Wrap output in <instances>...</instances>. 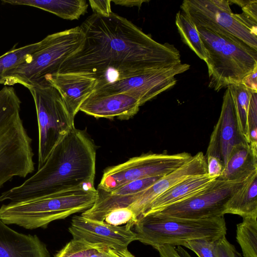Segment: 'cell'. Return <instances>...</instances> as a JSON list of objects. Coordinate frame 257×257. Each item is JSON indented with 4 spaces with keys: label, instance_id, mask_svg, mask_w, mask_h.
<instances>
[{
    "label": "cell",
    "instance_id": "1",
    "mask_svg": "<svg viewBox=\"0 0 257 257\" xmlns=\"http://www.w3.org/2000/svg\"><path fill=\"white\" fill-rule=\"evenodd\" d=\"M84 35L80 48L57 73L95 78V89L146 72L181 63L172 44L160 43L126 19L112 12L93 14L80 26Z\"/></svg>",
    "mask_w": 257,
    "mask_h": 257
},
{
    "label": "cell",
    "instance_id": "2",
    "mask_svg": "<svg viewBox=\"0 0 257 257\" xmlns=\"http://www.w3.org/2000/svg\"><path fill=\"white\" fill-rule=\"evenodd\" d=\"M95 162L94 143L85 132L74 126L34 174L1 194L0 202L21 201L83 187H94Z\"/></svg>",
    "mask_w": 257,
    "mask_h": 257
},
{
    "label": "cell",
    "instance_id": "3",
    "mask_svg": "<svg viewBox=\"0 0 257 257\" xmlns=\"http://www.w3.org/2000/svg\"><path fill=\"white\" fill-rule=\"evenodd\" d=\"M21 101L12 86L0 90V189L15 177L35 170L32 139L20 115Z\"/></svg>",
    "mask_w": 257,
    "mask_h": 257
},
{
    "label": "cell",
    "instance_id": "4",
    "mask_svg": "<svg viewBox=\"0 0 257 257\" xmlns=\"http://www.w3.org/2000/svg\"><path fill=\"white\" fill-rule=\"evenodd\" d=\"M97 194L94 187H83L10 202L0 207V219L6 224H16L28 229L46 228L53 221L89 209Z\"/></svg>",
    "mask_w": 257,
    "mask_h": 257
},
{
    "label": "cell",
    "instance_id": "5",
    "mask_svg": "<svg viewBox=\"0 0 257 257\" xmlns=\"http://www.w3.org/2000/svg\"><path fill=\"white\" fill-rule=\"evenodd\" d=\"M196 28L207 53L210 88L218 91L241 83L257 68L256 50L228 34Z\"/></svg>",
    "mask_w": 257,
    "mask_h": 257
},
{
    "label": "cell",
    "instance_id": "6",
    "mask_svg": "<svg viewBox=\"0 0 257 257\" xmlns=\"http://www.w3.org/2000/svg\"><path fill=\"white\" fill-rule=\"evenodd\" d=\"M84 40L80 26L47 36L33 53L5 73L4 84L19 83L28 88L42 82L46 75L58 72L63 62L80 48Z\"/></svg>",
    "mask_w": 257,
    "mask_h": 257
},
{
    "label": "cell",
    "instance_id": "7",
    "mask_svg": "<svg viewBox=\"0 0 257 257\" xmlns=\"http://www.w3.org/2000/svg\"><path fill=\"white\" fill-rule=\"evenodd\" d=\"M133 226L137 240L154 248L181 246L185 241L197 238L217 240L226 233L224 216L190 219L154 212L140 216Z\"/></svg>",
    "mask_w": 257,
    "mask_h": 257
},
{
    "label": "cell",
    "instance_id": "8",
    "mask_svg": "<svg viewBox=\"0 0 257 257\" xmlns=\"http://www.w3.org/2000/svg\"><path fill=\"white\" fill-rule=\"evenodd\" d=\"M28 89L34 99L37 116L38 169L56 145L74 126V118L58 90L45 80Z\"/></svg>",
    "mask_w": 257,
    "mask_h": 257
},
{
    "label": "cell",
    "instance_id": "9",
    "mask_svg": "<svg viewBox=\"0 0 257 257\" xmlns=\"http://www.w3.org/2000/svg\"><path fill=\"white\" fill-rule=\"evenodd\" d=\"M180 7L196 27L228 34L257 50L256 29L233 13L228 1L184 0Z\"/></svg>",
    "mask_w": 257,
    "mask_h": 257
},
{
    "label": "cell",
    "instance_id": "10",
    "mask_svg": "<svg viewBox=\"0 0 257 257\" xmlns=\"http://www.w3.org/2000/svg\"><path fill=\"white\" fill-rule=\"evenodd\" d=\"M182 152L175 154L148 153L105 169L97 189L110 192L133 181L153 176H164L178 169L192 157Z\"/></svg>",
    "mask_w": 257,
    "mask_h": 257
},
{
    "label": "cell",
    "instance_id": "11",
    "mask_svg": "<svg viewBox=\"0 0 257 257\" xmlns=\"http://www.w3.org/2000/svg\"><path fill=\"white\" fill-rule=\"evenodd\" d=\"M244 181H228L216 178L191 197L156 212L165 216L190 219L224 216L228 200Z\"/></svg>",
    "mask_w": 257,
    "mask_h": 257
},
{
    "label": "cell",
    "instance_id": "12",
    "mask_svg": "<svg viewBox=\"0 0 257 257\" xmlns=\"http://www.w3.org/2000/svg\"><path fill=\"white\" fill-rule=\"evenodd\" d=\"M187 63L153 69L145 73L117 80L96 89L92 93L110 94L123 93L138 100L140 106L177 83L175 76L190 68Z\"/></svg>",
    "mask_w": 257,
    "mask_h": 257
},
{
    "label": "cell",
    "instance_id": "13",
    "mask_svg": "<svg viewBox=\"0 0 257 257\" xmlns=\"http://www.w3.org/2000/svg\"><path fill=\"white\" fill-rule=\"evenodd\" d=\"M133 227L130 224L113 226L81 215L73 217L69 231L72 239L118 251L127 249L131 242L137 240Z\"/></svg>",
    "mask_w": 257,
    "mask_h": 257
},
{
    "label": "cell",
    "instance_id": "14",
    "mask_svg": "<svg viewBox=\"0 0 257 257\" xmlns=\"http://www.w3.org/2000/svg\"><path fill=\"white\" fill-rule=\"evenodd\" d=\"M246 142L239 128L233 99L227 87L220 116L211 134L205 156L218 158L225 166L233 148Z\"/></svg>",
    "mask_w": 257,
    "mask_h": 257
},
{
    "label": "cell",
    "instance_id": "15",
    "mask_svg": "<svg viewBox=\"0 0 257 257\" xmlns=\"http://www.w3.org/2000/svg\"><path fill=\"white\" fill-rule=\"evenodd\" d=\"M207 173L206 156L199 152L178 169L162 177L144 191L132 196V204L128 207L138 219L153 200L171 187L189 178Z\"/></svg>",
    "mask_w": 257,
    "mask_h": 257
},
{
    "label": "cell",
    "instance_id": "16",
    "mask_svg": "<svg viewBox=\"0 0 257 257\" xmlns=\"http://www.w3.org/2000/svg\"><path fill=\"white\" fill-rule=\"evenodd\" d=\"M140 107L137 100L123 93H92L81 104L79 110L97 118L126 120L137 114Z\"/></svg>",
    "mask_w": 257,
    "mask_h": 257
},
{
    "label": "cell",
    "instance_id": "17",
    "mask_svg": "<svg viewBox=\"0 0 257 257\" xmlns=\"http://www.w3.org/2000/svg\"><path fill=\"white\" fill-rule=\"evenodd\" d=\"M44 79L60 93L70 115L74 118L84 101L94 90L96 79L73 73H55Z\"/></svg>",
    "mask_w": 257,
    "mask_h": 257
},
{
    "label": "cell",
    "instance_id": "18",
    "mask_svg": "<svg viewBox=\"0 0 257 257\" xmlns=\"http://www.w3.org/2000/svg\"><path fill=\"white\" fill-rule=\"evenodd\" d=\"M0 257H50V253L37 235L17 232L0 219Z\"/></svg>",
    "mask_w": 257,
    "mask_h": 257
},
{
    "label": "cell",
    "instance_id": "19",
    "mask_svg": "<svg viewBox=\"0 0 257 257\" xmlns=\"http://www.w3.org/2000/svg\"><path fill=\"white\" fill-rule=\"evenodd\" d=\"M216 178L209 177L206 174L185 180L156 198L142 215L158 212L170 205L191 197L208 186Z\"/></svg>",
    "mask_w": 257,
    "mask_h": 257
},
{
    "label": "cell",
    "instance_id": "20",
    "mask_svg": "<svg viewBox=\"0 0 257 257\" xmlns=\"http://www.w3.org/2000/svg\"><path fill=\"white\" fill-rule=\"evenodd\" d=\"M257 172V150L247 142L235 146L232 150L222 174L217 179L244 181Z\"/></svg>",
    "mask_w": 257,
    "mask_h": 257
},
{
    "label": "cell",
    "instance_id": "21",
    "mask_svg": "<svg viewBox=\"0 0 257 257\" xmlns=\"http://www.w3.org/2000/svg\"><path fill=\"white\" fill-rule=\"evenodd\" d=\"M2 2L36 7L69 20L78 19L88 8L85 0H3Z\"/></svg>",
    "mask_w": 257,
    "mask_h": 257
},
{
    "label": "cell",
    "instance_id": "22",
    "mask_svg": "<svg viewBox=\"0 0 257 257\" xmlns=\"http://www.w3.org/2000/svg\"><path fill=\"white\" fill-rule=\"evenodd\" d=\"M224 213L242 218L257 215V172L246 179L228 200Z\"/></svg>",
    "mask_w": 257,
    "mask_h": 257
},
{
    "label": "cell",
    "instance_id": "23",
    "mask_svg": "<svg viewBox=\"0 0 257 257\" xmlns=\"http://www.w3.org/2000/svg\"><path fill=\"white\" fill-rule=\"evenodd\" d=\"M175 24L183 42L205 61L207 53L195 24L182 11L176 14Z\"/></svg>",
    "mask_w": 257,
    "mask_h": 257
},
{
    "label": "cell",
    "instance_id": "24",
    "mask_svg": "<svg viewBox=\"0 0 257 257\" xmlns=\"http://www.w3.org/2000/svg\"><path fill=\"white\" fill-rule=\"evenodd\" d=\"M257 215L243 217L237 224L236 240L244 257H257Z\"/></svg>",
    "mask_w": 257,
    "mask_h": 257
},
{
    "label": "cell",
    "instance_id": "25",
    "mask_svg": "<svg viewBox=\"0 0 257 257\" xmlns=\"http://www.w3.org/2000/svg\"><path fill=\"white\" fill-rule=\"evenodd\" d=\"M233 99L240 132L248 143L247 111L250 99V92L243 84L239 83L227 87Z\"/></svg>",
    "mask_w": 257,
    "mask_h": 257
},
{
    "label": "cell",
    "instance_id": "26",
    "mask_svg": "<svg viewBox=\"0 0 257 257\" xmlns=\"http://www.w3.org/2000/svg\"><path fill=\"white\" fill-rule=\"evenodd\" d=\"M40 42L16 48V45L0 56V84H4L3 75L7 71L21 63L39 47Z\"/></svg>",
    "mask_w": 257,
    "mask_h": 257
},
{
    "label": "cell",
    "instance_id": "27",
    "mask_svg": "<svg viewBox=\"0 0 257 257\" xmlns=\"http://www.w3.org/2000/svg\"><path fill=\"white\" fill-rule=\"evenodd\" d=\"M162 177L153 176L138 179L128 182L110 192L102 191L113 198L133 196L149 188Z\"/></svg>",
    "mask_w": 257,
    "mask_h": 257
},
{
    "label": "cell",
    "instance_id": "28",
    "mask_svg": "<svg viewBox=\"0 0 257 257\" xmlns=\"http://www.w3.org/2000/svg\"><path fill=\"white\" fill-rule=\"evenodd\" d=\"M100 247H103L72 239L57 253L55 257H91Z\"/></svg>",
    "mask_w": 257,
    "mask_h": 257
},
{
    "label": "cell",
    "instance_id": "29",
    "mask_svg": "<svg viewBox=\"0 0 257 257\" xmlns=\"http://www.w3.org/2000/svg\"><path fill=\"white\" fill-rule=\"evenodd\" d=\"M138 218L129 207H121L112 209L107 212L102 221L113 226H121L127 224L134 226Z\"/></svg>",
    "mask_w": 257,
    "mask_h": 257
},
{
    "label": "cell",
    "instance_id": "30",
    "mask_svg": "<svg viewBox=\"0 0 257 257\" xmlns=\"http://www.w3.org/2000/svg\"><path fill=\"white\" fill-rule=\"evenodd\" d=\"M249 90L250 99L247 116L248 143L257 150V91Z\"/></svg>",
    "mask_w": 257,
    "mask_h": 257
},
{
    "label": "cell",
    "instance_id": "31",
    "mask_svg": "<svg viewBox=\"0 0 257 257\" xmlns=\"http://www.w3.org/2000/svg\"><path fill=\"white\" fill-rule=\"evenodd\" d=\"M216 240L206 238L194 239L185 241L181 246L192 250L198 257H217Z\"/></svg>",
    "mask_w": 257,
    "mask_h": 257
},
{
    "label": "cell",
    "instance_id": "32",
    "mask_svg": "<svg viewBox=\"0 0 257 257\" xmlns=\"http://www.w3.org/2000/svg\"><path fill=\"white\" fill-rule=\"evenodd\" d=\"M216 249L217 257H238L233 245L222 236L216 242Z\"/></svg>",
    "mask_w": 257,
    "mask_h": 257
},
{
    "label": "cell",
    "instance_id": "33",
    "mask_svg": "<svg viewBox=\"0 0 257 257\" xmlns=\"http://www.w3.org/2000/svg\"><path fill=\"white\" fill-rule=\"evenodd\" d=\"M207 175L211 177L218 178L223 173L225 166L219 158L208 156L206 157Z\"/></svg>",
    "mask_w": 257,
    "mask_h": 257
},
{
    "label": "cell",
    "instance_id": "34",
    "mask_svg": "<svg viewBox=\"0 0 257 257\" xmlns=\"http://www.w3.org/2000/svg\"><path fill=\"white\" fill-rule=\"evenodd\" d=\"M163 245L155 248L158 251L160 257H191L181 246Z\"/></svg>",
    "mask_w": 257,
    "mask_h": 257
},
{
    "label": "cell",
    "instance_id": "35",
    "mask_svg": "<svg viewBox=\"0 0 257 257\" xmlns=\"http://www.w3.org/2000/svg\"><path fill=\"white\" fill-rule=\"evenodd\" d=\"M111 0H90L89 3L94 14L108 16L111 13Z\"/></svg>",
    "mask_w": 257,
    "mask_h": 257
},
{
    "label": "cell",
    "instance_id": "36",
    "mask_svg": "<svg viewBox=\"0 0 257 257\" xmlns=\"http://www.w3.org/2000/svg\"><path fill=\"white\" fill-rule=\"evenodd\" d=\"M241 83L249 89L257 91V68L246 76Z\"/></svg>",
    "mask_w": 257,
    "mask_h": 257
},
{
    "label": "cell",
    "instance_id": "37",
    "mask_svg": "<svg viewBox=\"0 0 257 257\" xmlns=\"http://www.w3.org/2000/svg\"><path fill=\"white\" fill-rule=\"evenodd\" d=\"M115 5L123 6L128 7H138L140 8L143 3L149 1L144 0H111Z\"/></svg>",
    "mask_w": 257,
    "mask_h": 257
},
{
    "label": "cell",
    "instance_id": "38",
    "mask_svg": "<svg viewBox=\"0 0 257 257\" xmlns=\"http://www.w3.org/2000/svg\"><path fill=\"white\" fill-rule=\"evenodd\" d=\"M114 251L117 254L118 257H135L127 249L121 251Z\"/></svg>",
    "mask_w": 257,
    "mask_h": 257
}]
</instances>
